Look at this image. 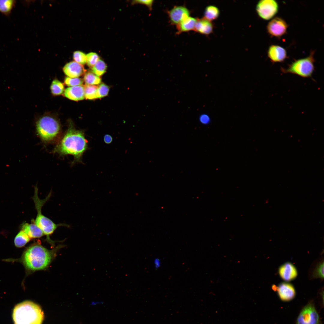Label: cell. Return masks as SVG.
Returning <instances> with one entry per match:
<instances>
[{"label":"cell","mask_w":324,"mask_h":324,"mask_svg":"<svg viewBox=\"0 0 324 324\" xmlns=\"http://www.w3.org/2000/svg\"><path fill=\"white\" fill-rule=\"evenodd\" d=\"M109 91V86L106 85L102 83L98 87L96 92V98H100L107 96Z\"/></svg>","instance_id":"obj_27"},{"label":"cell","mask_w":324,"mask_h":324,"mask_svg":"<svg viewBox=\"0 0 324 324\" xmlns=\"http://www.w3.org/2000/svg\"><path fill=\"white\" fill-rule=\"evenodd\" d=\"M314 278H324V262L323 260L319 263L315 267L312 273Z\"/></svg>","instance_id":"obj_26"},{"label":"cell","mask_w":324,"mask_h":324,"mask_svg":"<svg viewBox=\"0 0 324 324\" xmlns=\"http://www.w3.org/2000/svg\"><path fill=\"white\" fill-rule=\"evenodd\" d=\"M106 65L105 62L99 59L94 65L92 68V72L99 76L104 74L106 71Z\"/></svg>","instance_id":"obj_22"},{"label":"cell","mask_w":324,"mask_h":324,"mask_svg":"<svg viewBox=\"0 0 324 324\" xmlns=\"http://www.w3.org/2000/svg\"><path fill=\"white\" fill-rule=\"evenodd\" d=\"M168 13L170 22L176 25L189 16L190 15L188 8L182 6H175Z\"/></svg>","instance_id":"obj_10"},{"label":"cell","mask_w":324,"mask_h":324,"mask_svg":"<svg viewBox=\"0 0 324 324\" xmlns=\"http://www.w3.org/2000/svg\"><path fill=\"white\" fill-rule=\"evenodd\" d=\"M268 56L273 63L281 62L287 58L286 49L281 46L276 45L270 46L268 51Z\"/></svg>","instance_id":"obj_12"},{"label":"cell","mask_w":324,"mask_h":324,"mask_svg":"<svg viewBox=\"0 0 324 324\" xmlns=\"http://www.w3.org/2000/svg\"><path fill=\"white\" fill-rule=\"evenodd\" d=\"M279 5L274 0H261L257 3L256 10L261 18L268 20L272 18L278 13Z\"/></svg>","instance_id":"obj_7"},{"label":"cell","mask_w":324,"mask_h":324,"mask_svg":"<svg viewBox=\"0 0 324 324\" xmlns=\"http://www.w3.org/2000/svg\"><path fill=\"white\" fill-rule=\"evenodd\" d=\"M86 63L89 67L92 68L99 59L98 55L94 52H90L86 55Z\"/></svg>","instance_id":"obj_29"},{"label":"cell","mask_w":324,"mask_h":324,"mask_svg":"<svg viewBox=\"0 0 324 324\" xmlns=\"http://www.w3.org/2000/svg\"><path fill=\"white\" fill-rule=\"evenodd\" d=\"M12 317L14 324H42L44 314L39 305L27 300L15 306Z\"/></svg>","instance_id":"obj_3"},{"label":"cell","mask_w":324,"mask_h":324,"mask_svg":"<svg viewBox=\"0 0 324 324\" xmlns=\"http://www.w3.org/2000/svg\"><path fill=\"white\" fill-rule=\"evenodd\" d=\"M64 96L72 100L78 101L85 98L84 86L81 85L66 88L64 93Z\"/></svg>","instance_id":"obj_15"},{"label":"cell","mask_w":324,"mask_h":324,"mask_svg":"<svg viewBox=\"0 0 324 324\" xmlns=\"http://www.w3.org/2000/svg\"><path fill=\"white\" fill-rule=\"evenodd\" d=\"M16 3L15 0H0V12L5 16H9Z\"/></svg>","instance_id":"obj_19"},{"label":"cell","mask_w":324,"mask_h":324,"mask_svg":"<svg viewBox=\"0 0 324 324\" xmlns=\"http://www.w3.org/2000/svg\"><path fill=\"white\" fill-rule=\"evenodd\" d=\"M73 58L75 62L81 64H85L86 62V56L83 52L79 51H76L73 53Z\"/></svg>","instance_id":"obj_30"},{"label":"cell","mask_w":324,"mask_h":324,"mask_svg":"<svg viewBox=\"0 0 324 324\" xmlns=\"http://www.w3.org/2000/svg\"><path fill=\"white\" fill-rule=\"evenodd\" d=\"M50 89L52 93L54 95H58L63 94L64 91L63 84L57 80H54L51 84Z\"/></svg>","instance_id":"obj_24"},{"label":"cell","mask_w":324,"mask_h":324,"mask_svg":"<svg viewBox=\"0 0 324 324\" xmlns=\"http://www.w3.org/2000/svg\"><path fill=\"white\" fill-rule=\"evenodd\" d=\"M87 147L84 133L77 130L70 121L66 132L53 151L61 155H72L75 161H79Z\"/></svg>","instance_id":"obj_1"},{"label":"cell","mask_w":324,"mask_h":324,"mask_svg":"<svg viewBox=\"0 0 324 324\" xmlns=\"http://www.w3.org/2000/svg\"><path fill=\"white\" fill-rule=\"evenodd\" d=\"M54 252L40 244H34L25 250L20 260L29 271L43 270L50 263Z\"/></svg>","instance_id":"obj_2"},{"label":"cell","mask_w":324,"mask_h":324,"mask_svg":"<svg viewBox=\"0 0 324 324\" xmlns=\"http://www.w3.org/2000/svg\"><path fill=\"white\" fill-rule=\"evenodd\" d=\"M37 132L42 140L49 142L54 140L60 130V124L55 118L49 116L40 118L36 123Z\"/></svg>","instance_id":"obj_5"},{"label":"cell","mask_w":324,"mask_h":324,"mask_svg":"<svg viewBox=\"0 0 324 324\" xmlns=\"http://www.w3.org/2000/svg\"><path fill=\"white\" fill-rule=\"evenodd\" d=\"M200 121L202 123L206 124L209 122V119L206 116L202 115L200 117Z\"/></svg>","instance_id":"obj_33"},{"label":"cell","mask_w":324,"mask_h":324,"mask_svg":"<svg viewBox=\"0 0 324 324\" xmlns=\"http://www.w3.org/2000/svg\"><path fill=\"white\" fill-rule=\"evenodd\" d=\"M220 14V11L216 7L213 5L207 6L204 12V18L211 21L217 19Z\"/></svg>","instance_id":"obj_20"},{"label":"cell","mask_w":324,"mask_h":324,"mask_svg":"<svg viewBox=\"0 0 324 324\" xmlns=\"http://www.w3.org/2000/svg\"><path fill=\"white\" fill-rule=\"evenodd\" d=\"M274 291H276L280 299L284 301H288L295 297L296 292L293 286L291 284L283 283L278 286L273 285L272 287Z\"/></svg>","instance_id":"obj_11"},{"label":"cell","mask_w":324,"mask_h":324,"mask_svg":"<svg viewBox=\"0 0 324 324\" xmlns=\"http://www.w3.org/2000/svg\"><path fill=\"white\" fill-rule=\"evenodd\" d=\"M30 240V237L23 230L20 231L14 240L15 246L19 248L24 246Z\"/></svg>","instance_id":"obj_21"},{"label":"cell","mask_w":324,"mask_h":324,"mask_svg":"<svg viewBox=\"0 0 324 324\" xmlns=\"http://www.w3.org/2000/svg\"><path fill=\"white\" fill-rule=\"evenodd\" d=\"M288 25L281 18L277 17L269 21L267 26V30L272 37L280 38L286 33Z\"/></svg>","instance_id":"obj_9"},{"label":"cell","mask_w":324,"mask_h":324,"mask_svg":"<svg viewBox=\"0 0 324 324\" xmlns=\"http://www.w3.org/2000/svg\"><path fill=\"white\" fill-rule=\"evenodd\" d=\"M155 264L156 265V266H158L159 265V261L158 260H156V261H155Z\"/></svg>","instance_id":"obj_34"},{"label":"cell","mask_w":324,"mask_h":324,"mask_svg":"<svg viewBox=\"0 0 324 324\" xmlns=\"http://www.w3.org/2000/svg\"><path fill=\"white\" fill-rule=\"evenodd\" d=\"M64 74L68 77L76 78L84 74L85 72L83 66L75 61L70 62L63 68Z\"/></svg>","instance_id":"obj_13"},{"label":"cell","mask_w":324,"mask_h":324,"mask_svg":"<svg viewBox=\"0 0 324 324\" xmlns=\"http://www.w3.org/2000/svg\"><path fill=\"white\" fill-rule=\"evenodd\" d=\"M319 314L312 302L306 305L299 314L296 324H320Z\"/></svg>","instance_id":"obj_8"},{"label":"cell","mask_w":324,"mask_h":324,"mask_svg":"<svg viewBox=\"0 0 324 324\" xmlns=\"http://www.w3.org/2000/svg\"><path fill=\"white\" fill-rule=\"evenodd\" d=\"M84 80L86 84L94 85L100 83L101 79L93 72H88L84 75Z\"/></svg>","instance_id":"obj_23"},{"label":"cell","mask_w":324,"mask_h":324,"mask_svg":"<svg viewBox=\"0 0 324 324\" xmlns=\"http://www.w3.org/2000/svg\"><path fill=\"white\" fill-rule=\"evenodd\" d=\"M278 272L281 278L286 281L293 280L297 275L296 268L292 264L289 262H286L280 266Z\"/></svg>","instance_id":"obj_14"},{"label":"cell","mask_w":324,"mask_h":324,"mask_svg":"<svg viewBox=\"0 0 324 324\" xmlns=\"http://www.w3.org/2000/svg\"><path fill=\"white\" fill-rule=\"evenodd\" d=\"M34 194L32 199L37 211V215L34 224L41 230L44 235H46L48 241H50L51 240L50 238V236L60 225L55 224L42 213V207L50 198L51 192H50L45 199H41L38 196V189L36 186L34 187Z\"/></svg>","instance_id":"obj_4"},{"label":"cell","mask_w":324,"mask_h":324,"mask_svg":"<svg viewBox=\"0 0 324 324\" xmlns=\"http://www.w3.org/2000/svg\"><path fill=\"white\" fill-rule=\"evenodd\" d=\"M314 52L305 58L295 60L286 68H281L282 72L296 75L303 78H308L312 76L315 70L314 57Z\"/></svg>","instance_id":"obj_6"},{"label":"cell","mask_w":324,"mask_h":324,"mask_svg":"<svg viewBox=\"0 0 324 324\" xmlns=\"http://www.w3.org/2000/svg\"><path fill=\"white\" fill-rule=\"evenodd\" d=\"M197 19L191 16L187 18L176 25L177 34L194 30Z\"/></svg>","instance_id":"obj_17"},{"label":"cell","mask_w":324,"mask_h":324,"mask_svg":"<svg viewBox=\"0 0 324 324\" xmlns=\"http://www.w3.org/2000/svg\"><path fill=\"white\" fill-rule=\"evenodd\" d=\"M112 140V137L109 134L105 135L104 137V140L106 144H110Z\"/></svg>","instance_id":"obj_32"},{"label":"cell","mask_w":324,"mask_h":324,"mask_svg":"<svg viewBox=\"0 0 324 324\" xmlns=\"http://www.w3.org/2000/svg\"><path fill=\"white\" fill-rule=\"evenodd\" d=\"M213 26L211 21L204 18L197 19L194 31L202 34L208 35L213 31Z\"/></svg>","instance_id":"obj_16"},{"label":"cell","mask_w":324,"mask_h":324,"mask_svg":"<svg viewBox=\"0 0 324 324\" xmlns=\"http://www.w3.org/2000/svg\"><path fill=\"white\" fill-rule=\"evenodd\" d=\"M97 88L98 87L95 85L86 84L84 86L85 98L89 100L97 98L96 92Z\"/></svg>","instance_id":"obj_25"},{"label":"cell","mask_w":324,"mask_h":324,"mask_svg":"<svg viewBox=\"0 0 324 324\" xmlns=\"http://www.w3.org/2000/svg\"><path fill=\"white\" fill-rule=\"evenodd\" d=\"M64 82L66 86L73 87L82 85L83 82V80L78 77L71 78L66 77L65 78Z\"/></svg>","instance_id":"obj_28"},{"label":"cell","mask_w":324,"mask_h":324,"mask_svg":"<svg viewBox=\"0 0 324 324\" xmlns=\"http://www.w3.org/2000/svg\"><path fill=\"white\" fill-rule=\"evenodd\" d=\"M153 2L154 1L152 0H138L134 1H133L132 3L134 4L139 3L145 5L149 8V10H151L152 9V6Z\"/></svg>","instance_id":"obj_31"},{"label":"cell","mask_w":324,"mask_h":324,"mask_svg":"<svg viewBox=\"0 0 324 324\" xmlns=\"http://www.w3.org/2000/svg\"><path fill=\"white\" fill-rule=\"evenodd\" d=\"M22 230L24 231L30 238H39L44 234L41 230L34 224L25 223L22 226Z\"/></svg>","instance_id":"obj_18"}]
</instances>
